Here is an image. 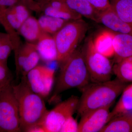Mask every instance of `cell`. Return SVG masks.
Instances as JSON below:
<instances>
[{
    "instance_id": "cell-4",
    "label": "cell",
    "mask_w": 132,
    "mask_h": 132,
    "mask_svg": "<svg viewBox=\"0 0 132 132\" xmlns=\"http://www.w3.org/2000/svg\"><path fill=\"white\" fill-rule=\"evenodd\" d=\"M88 28L87 24L80 19L69 21L54 35L58 64L61 65L77 49Z\"/></svg>"
},
{
    "instance_id": "cell-18",
    "label": "cell",
    "mask_w": 132,
    "mask_h": 132,
    "mask_svg": "<svg viewBox=\"0 0 132 132\" xmlns=\"http://www.w3.org/2000/svg\"><path fill=\"white\" fill-rule=\"evenodd\" d=\"M18 30L22 36L30 43L38 41L43 32L38 20L30 16L22 23Z\"/></svg>"
},
{
    "instance_id": "cell-15",
    "label": "cell",
    "mask_w": 132,
    "mask_h": 132,
    "mask_svg": "<svg viewBox=\"0 0 132 132\" xmlns=\"http://www.w3.org/2000/svg\"><path fill=\"white\" fill-rule=\"evenodd\" d=\"M114 48L116 62L132 56V35L115 33Z\"/></svg>"
},
{
    "instance_id": "cell-22",
    "label": "cell",
    "mask_w": 132,
    "mask_h": 132,
    "mask_svg": "<svg viewBox=\"0 0 132 132\" xmlns=\"http://www.w3.org/2000/svg\"><path fill=\"white\" fill-rule=\"evenodd\" d=\"M44 12L45 14L49 16H53L71 21L81 19V16L73 12H67L61 11L53 8L49 5H46Z\"/></svg>"
},
{
    "instance_id": "cell-31",
    "label": "cell",
    "mask_w": 132,
    "mask_h": 132,
    "mask_svg": "<svg viewBox=\"0 0 132 132\" xmlns=\"http://www.w3.org/2000/svg\"><path fill=\"white\" fill-rule=\"evenodd\" d=\"M2 86H1V87H0V90H1V88L2 87Z\"/></svg>"
},
{
    "instance_id": "cell-6",
    "label": "cell",
    "mask_w": 132,
    "mask_h": 132,
    "mask_svg": "<svg viewBox=\"0 0 132 132\" xmlns=\"http://www.w3.org/2000/svg\"><path fill=\"white\" fill-rule=\"evenodd\" d=\"M83 50L91 82L100 83L111 80L113 67L109 58L95 49L93 39L88 40Z\"/></svg>"
},
{
    "instance_id": "cell-12",
    "label": "cell",
    "mask_w": 132,
    "mask_h": 132,
    "mask_svg": "<svg viewBox=\"0 0 132 132\" xmlns=\"http://www.w3.org/2000/svg\"><path fill=\"white\" fill-rule=\"evenodd\" d=\"M36 45L40 59L47 63L57 61V51L53 36L43 32Z\"/></svg>"
},
{
    "instance_id": "cell-1",
    "label": "cell",
    "mask_w": 132,
    "mask_h": 132,
    "mask_svg": "<svg viewBox=\"0 0 132 132\" xmlns=\"http://www.w3.org/2000/svg\"><path fill=\"white\" fill-rule=\"evenodd\" d=\"M12 87L18 104L21 131L29 132L34 127L42 126L48 111L44 98L31 90L26 77H22L21 82Z\"/></svg>"
},
{
    "instance_id": "cell-11",
    "label": "cell",
    "mask_w": 132,
    "mask_h": 132,
    "mask_svg": "<svg viewBox=\"0 0 132 132\" xmlns=\"http://www.w3.org/2000/svg\"><path fill=\"white\" fill-rule=\"evenodd\" d=\"M98 23H101L108 29L117 34L132 35V25L121 20L112 8L100 12Z\"/></svg>"
},
{
    "instance_id": "cell-21",
    "label": "cell",
    "mask_w": 132,
    "mask_h": 132,
    "mask_svg": "<svg viewBox=\"0 0 132 132\" xmlns=\"http://www.w3.org/2000/svg\"><path fill=\"white\" fill-rule=\"evenodd\" d=\"M38 21L43 32L54 35L69 21L45 14L41 16Z\"/></svg>"
},
{
    "instance_id": "cell-30",
    "label": "cell",
    "mask_w": 132,
    "mask_h": 132,
    "mask_svg": "<svg viewBox=\"0 0 132 132\" xmlns=\"http://www.w3.org/2000/svg\"><path fill=\"white\" fill-rule=\"evenodd\" d=\"M50 1H51V0H42V4L45 5V4H46L48 2H49Z\"/></svg>"
},
{
    "instance_id": "cell-25",
    "label": "cell",
    "mask_w": 132,
    "mask_h": 132,
    "mask_svg": "<svg viewBox=\"0 0 132 132\" xmlns=\"http://www.w3.org/2000/svg\"><path fill=\"white\" fill-rule=\"evenodd\" d=\"M10 81H12V76L7 64L0 62V87Z\"/></svg>"
},
{
    "instance_id": "cell-3",
    "label": "cell",
    "mask_w": 132,
    "mask_h": 132,
    "mask_svg": "<svg viewBox=\"0 0 132 132\" xmlns=\"http://www.w3.org/2000/svg\"><path fill=\"white\" fill-rule=\"evenodd\" d=\"M90 82V75L85 62L83 50L76 49L61 65L51 100L69 89L77 88L82 91Z\"/></svg>"
},
{
    "instance_id": "cell-16",
    "label": "cell",
    "mask_w": 132,
    "mask_h": 132,
    "mask_svg": "<svg viewBox=\"0 0 132 132\" xmlns=\"http://www.w3.org/2000/svg\"><path fill=\"white\" fill-rule=\"evenodd\" d=\"M132 111V84L127 86L112 111H110L108 122L113 118Z\"/></svg>"
},
{
    "instance_id": "cell-9",
    "label": "cell",
    "mask_w": 132,
    "mask_h": 132,
    "mask_svg": "<svg viewBox=\"0 0 132 132\" xmlns=\"http://www.w3.org/2000/svg\"><path fill=\"white\" fill-rule=\"evenodd\" d=\"M16 75L26 77L27 73L37 65L40 59L36 45L27 43L15 52Z\"/></svg>"
},
{
    "instance_id": "cell-23",
    "label": "cell",
    "mask_w": 132,
    "mask_h": 132,
    "mask_svg": "<svg viewBox=\"0 0 132 132\" xmlns=\"http://www.w3.org/2000/svg\"><path fill=\"white\" fill-rule=\"evenodd\" d=\"M14 49L13 44L11 39L0 46V62L7 64L8 58Z\"/></svg>"
},
{
    "instance_id": "cell-20",
    "label": "cell",
    "mask_w": 132,
    "mask_h": 132,
    "mask_svg": "<svg viewBox=\"0 0 132 132\" xmlns=\"http://www.w3.org/2000/svg\"><path fill=\"white\" fill-rule=\"evenodd\" d=\"M113 73L122 82H132V56L116 62L113 67Z\"/></svg>"
},
{
    "instance_id": "cell-24",
    "label": "cell",
    "mask_w": 132,
    "mask_h": 132,
    "mask_svg": "<svg viewBox=\"0 0 132 132\" xmlns=\"http://www.w3.org/2000/svg\"><path fill=\"white\" fill-rule=\"evenodd\" d=\"M78 122L72 116L65 121L60 132H78Z\"/></svg>"
},
{
    "instance_id": "cell-26",
    "label": "cell",
    "mask_w": 132,
    "mask_h": 132,
    "mask_svg": "<svg viewBox=\"0 0 132 132\" xmlns=\"http://www.w3.org/2000/svg\"><path fill=\"white\" fill-rule=\"evenodd\" d=\"M91 5L100 12L111 8L110 0H87Z\"/></svg>"
},
{
    "instance_id": "cell-2",
    "label": "cell",
    "mask_w": 132,
    "mask_h": 132,
    "mask_svg": "<svg viewBox=\"0 0 132 132\" xmlns=\"http://www.w3.org/2000/svg\"><path fill=\"white\" fill-rule=\"evenodd\" d=\"M126 83L116 78L113 80L89 84L82 90L77 111L81 117L88 112L113 104Z\"/></svg>"
},
{
    "instance_id": "cell-17",
    "label": "cell",
    "mask_w": 132,
    "mask_h": 132,
    "mask_svg": "<svg viewBox=\"0 0 132 132\" xmlns=\"http://www.w3.org/2000/svg\"><path fill=\"white\" fill-rule=\"evenodd\" d=\"M132 132V111L110 120L100 132Z\"/></svg>"
},
{
    "instance_id": "cell-10",
    "label": "cell",
    "mask_w": 132,
    "mask_h": 132,
    "mask_svg": "<svg viewBox=\"0 0 132 132\" xmlns=\"http://www.w3.org/2000/svg\"><path fill=\"white\" fill-rule=\"evenodd\" d=\"M111 105L88 112L78 123V132H100L108 123Z\"/></svg>"
},
{
    "instance_id": "cell-13",
    "label": "cell",
    "mask_w": 132,
    "mask_h": 132,
    "mask_svg": "<svg viewBox=\"0 0 132 132\" xmlns=\"http://www.w3.org/2000/svg\"><path fill=\"white\" fill-rule=\"evenodd\" d=\"M115 33L107 29L99 32L93 39L94 46L97 52L109 59L115 55L113 45Z\"/></svg>"
},
{
    "instance_id": "cell-28",
    "label": "cell",
    "mask_w": 132,
    "mask_h": 132,
    "mask_svg": "<svg viewBox=\"0 0 132 132\" xmlns=\"http://www.w3.org/2000/svg\"><path fill=\"white\" fill-rule=\"evenodd\" d=\"M18 0H0V7L7 8L14 6Z\"/></svg>"
},
{
    "instance_id": "cell-29",
    "label": "cell",
    "mask_w": 132,
    "mask_h": 132,
    "mask_svg": "<svg viewBox=\"0 0 132 132\" xmlns=\"http://www.w3.org/2000/svg\"><path fill=\"white\" fill-rule=\"evenodd\" d=\"M10 39L11 37L8 34L0 32V46Z\"/></svg>"
},
{
    "instance_id": "cell-19",
    "label": "cell",
    "mask_w": 132,
    "mask_h": 132,
    "mask_svg": "<svg viewBox=\"0 0 132 132\" xmlns=\"http://www.w3.org/2000/svg\"><path fill=\"white\" fill-rule=\"evenodd\" d=\"M112 9L123 21L132 25V0H110Z\"/></svg>"
},
{
    "instance_id": "cell-5",
    "label": "cell",
    "mask_w": 132,
    "mask_h": 132,
    "mask_svg": "<svg viewBox=\"0 0 132 132\" xmlns=\"http://www.w3.org/2000/svg\"><path fill=\"white\" fill-rule=\"evenodd\" d=\"M12 81L0 90V132H21L18 104Z\"/></svg>"
},
{
    "instance_id": "cell-8",
    "label": "cell",
    "mask_w": 132,
    "mask_h": 132,
    "mask_svg": "<svg viewBox=\"0 0 132 132\" xmlns=\"http://www.w3.org/2000/svg\"><path fill=\"white\" fill-rule=\"evenodd\" d=\"M55 70L47 66L37 65L26 76L31 90L43 98L49 96L54 82Z\"/></svg>"
},
{
    "instance_id": "cell-14",
    "label": "cell",
    "mask_w": 132,
    "mask_h": 132,
    "mask_svg": "<svg viewBox=\"0 0 132 132\" xmlns=\"http://www.w3.org/2000/svg\"><path fill=\"white\" fill-rule=\"evenodd\" d=\"M71 11L86 18L98 22L100 12L87 0H62Z\"/></svg>"
},
{
    "instance_id": "cell-7",
    "label": "cell",
    "mask_w": 132,
    "mask_h": 132,
    "mask_svg": "<svg viewBox=\"0 0 132 132\" xmlns=\"http://www.w3.org/2000/svg\"><path fill=\"white\" fill-rule=\"evenodd\" d=\"M79 98L72 95L48 111L42 123L45 132H60L65 121L77 110Z\"/></svg>"
},
{
    "instance_id": "cell-27",
    "label": "cell",
    "mask_w": 132,
    "mask_h": 132,
    "mask_svg": "<svg viewBox=\"0 0 132 132\" xmlns=\"http://www.w3.org/2000/svg\"><path fill=\"white\" fill-rule=\"evenodd\" d=\"M12 7L23 23L30 16L28 10L24 5H14Z\"/></svg>"
}]
</instances>
